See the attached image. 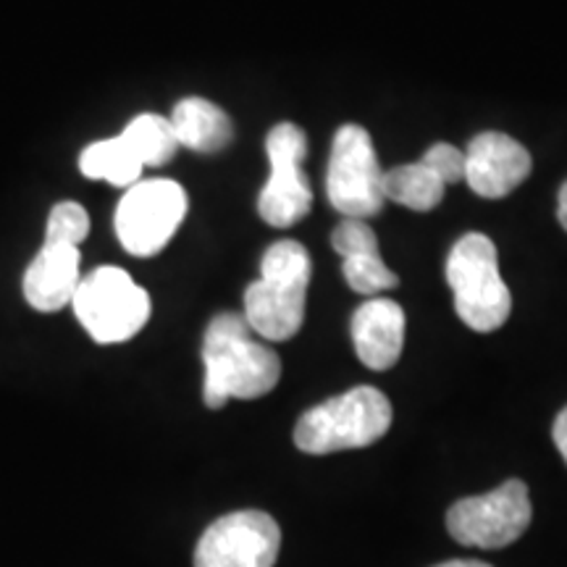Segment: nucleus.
I'll return each mask as SVG.
<instances>
[{
    "instance_id": "nucleus-19",
    "label": "nucleus",
    "mask_w": 567,
    "mask_h": 567,
    "mask_svg": "<svg viewBox=\"0 0 567 567\" xmlns=\"http://www.w3.org/2000/svg\"><path fill=\"white\" fill-rule=\"evenodd\" d=\"M90 234V216L80 203H59L48 216L45 245L80 247Z\"/></svg>"
},
{
    "instance_id": "nucleus-8",
    "label": "nucleus",
    "mask_w": 567,
    "mask_h": 567,
    "mask_svg": "<svg viewBox=\"0 0 567 567\" xmlns=\"http://www.w3.org/2000/svg\"><path fill=\"white\" fill-rule=\"evenodd\" d=\"M530 515L528 486L509 478L494 492L455 502L446 513V528L463 547L502 549L526 534Z\"/></svg>"
},
{
    "instance_id": "nucleus-14",
    "label": "nucleus",
    "mask_w": 567,
    "mask_h": 567,
    "mask_svg": "<svg viewBox=\"0 0 567 567\" xmlns=\"http://www.w3.org/2000/svg\"><path fill=\"white\" fill-rule=\"evenodd\" d=\"M168 118L179 145L195 153H221L234 140L229 113L205 97H184L174 105Z\"/></svg>"
},
{
    "instance_id": "nucleus-13",
    "label": "nucleus",
    "mask_w": 567,
    "mask_h": 567,
    "mask_svg": "<svg viewBox=\"0 0 567 567\" xmlns=\"http://www.w3.org/2000/svg\"><path fill=\"white\" fill-rule=\"evenodd\" d=\"M80 247L42 245L24 271V297L38 313H59L74 302L82 281Z\"/></svg>"
},
{
    "instance_id": "nucleus-1",
    "label": "nucleus",
    "mask_w": 567,
    "mask_h": 567,
    "mask_svg": "<svg viewBox=\"0 0 567 567\" xmlns=\"http://www.w3.org/2000/svg\"><path fill=\"white\" fill-rule=\"evenodd\" d=\"M203 400L221 410L229 400H258L274 392L281 379V360L266 344L255 342L245 316L218 313L203 339Z\"/></svg>"
},
{
    "instance_id": "nucleus-23",
    "label": "nucleus",
    "mask_w": 567,
    "mask_h": 567,
    "mask_svg": "<svg viewBox=\"0 0 567 567\" xmlns=\"http://www.w3.org/2000/svg\"><path fill=\"white\" fill-rule=\"evenodd\" d=\"M557 218L563 224V229L567 231V182L559 187V200H557Z\"/></svg>"
},
{
    "instance_id": "nucleus-7",
    "label": "nucleus",
    "mask_w": 567,
    "mask_h": 567,
    "mask_svg": "<svg viewBox=\"0 0 567 567\" xmlns=\"http://www.w3.org/2000/svg\"><path fill=\"white\" fill-rule=\"evenodd\" d=\"M187 193L174 179H145L126 189L116 208V237L130 255L151 258L172 243L187 216Z\"/></svg>"
},
{
    "instance_id": "nucleus-17",
    "label": "nucleus",
    "mask_w": 567,
    "mask_h": 567,
    "mask_svg": "<svg viewBox=\"0 0 567 567\" xmlns=\"http://www.w3.org/2000/svg\"><path fill=\"white\" fill-rule=\"evenodd\" d=\"M122 137L145 168L166 166L182 147L179 140H176L172 118L158 116V113H140V116H134L130 126L122 132Z\"/></svg>"
},
{
    "instance_id": "nucleus-4",
    "label": "nucleus",
    "mask_w": 567,
    "mask_h": 567,
    "mask_svg": "<svg viewBox=\"0 0 567 567\" xmlns=\"http://www.w3.org/2000/svg\"><path fill=\"white\" fill-rule=\"evenodd\" d=\"M446 281L455 295V310L467 329L492 334L507 323L513 297L499 276V255L486 234L460 237L446 258Z\"/></svg>"
},
{
    "instance_id": "nucleus-9",
    "label": "nucleus",
    "mask_w": 567,
    "mask_h": 567,
    "mask_svg": "<svg viewBox=\"0 0 567 567\" xmlns=\"http://www.w3.org/2000/svg\"><path fill=\"white\" fill-rule=\"evenodd\" d=\"M266 153L271 163V176L258 195V213L266 224L287 229L302 221L313 208V193L302 172L308 137L297 124L281 122L268 132Z\"/></svg>"
},
{
    "instance_id": "nucleus-3",
    "label": "nucleus",
    "mask_w": 567,
    "mask_h": 567,
    "mask_svg": "<svg viewBox=\"0 0 567 567\" xmlns=\"http://www.w3.org/2000/svg\"><path fill=\"white\" fill-rule=\"evenodd\" d=\"M392 425V402L373 386H354L310 408L295 425L297 450L308 455L363 450L386 436Z\"/></svg>"
},
{
    "instance_id": "nucleus-11",
    "label": "nucleus",
    "mask_w": 567,
    "mask_h": 567,
    "mask_svg": "<svg viewBox=\"0 0 567 567\" xmlns=\"http://www.w3.org/2000/svg\"><path fill=\"white\" fill-rule=\"evenodd\" d=\"M534 161L520 142L502 132H484L465 151V182L484 200H502L530 176Z\"/></svg>"
},
{
    "instance_id": "nucleus-5",
    "label": "nucleus",
    "mask_w": 567,
    "mask_h": 567,
    "mask_svg": "<svg viewBox=\"0 0 567 567\" xmlns=\"http://www.w3.org/2000/svg\"><path fill=\"white\" fill-rule=\"evenodd\" d=\"M71 308L97 344L126 342L151 321V295L116 266L82 276Z\"/></svg>"
},
{
    "instance_id": "nucleus-24",
    "label": "nucleus",
    "mask_w": 567,
    "mask_h": 567,
    "mask_svg": "<svg viewBox=\"0 0 567 567\" xmlns=\"http://www.w3.org/2000/svg\"><path fill=\"white\" fill-rule=\"evenodd\" d=\"M434 567H492L486 563H478V559H450V563L434 565Z\"/></svg>"
},
{
    "instance_id": "nucleus-16",
    "label": "nucleus",
    "mask_w": 567,
    "mask_h": 567,
    "mask_svg": "<svg viewBox=\"0 0 567 567\" xmlns=\"http://www.w3.org/2000/svg\"><path fill=\"white\" fill-rule=\"evenodd\" d=\"M446 184L425 166L423 161L405 163L392 172H384V195L386 200L405 205L410 210L429 213L444 200Z\"/></svg>"
},
{
    "instance_id": "nucleus-22",
    "label": "nucleus",
    "mask_w": 567,
    "mask_h": 567,
    "mask_svg": "<svg viewBox=\"0 0 567 567\" xmlns=\"http://www.w3.org/2000/svg\"><path fill=\"white\" fill-rule=\"evenodd\" d=\"M551 436H555V444H557L559 455H563V460L567 463V408L557 415L555 429H551Z\"/></svg>"
},
{
    "instance_id": "nucleus-18",
    "label": "nucleus",
    "mask_w": 567,
    "mask_h": 567,
    "mask_svg": "<svg viewBox=\"0 0 567 567\" xmlns=\"http://www.w3.org/2000/svg\"><path fill=\"white\" fill-rule=\"evenodd\" d=\"M342 274H344L347 287L363 297H379L381 292H389V289L400 287V276L389 271V266L381 260V252L347 258L342 266Z\"/></svg>"
},
{
    "instance_id": "nucleus-21",
    "label": "nucleus",
    "mask_w": 567,
    "mask_h": 567,
    "mask_svg": "<svg viewBox=\"0 0 567 567\" xmlns=\"http://www.w3.org/2000/svg\"><path fill=\"white\" fill-rule=\"evenodd\" d=\"M425 166L434 172L444 184L465 182V153L450 142H436L423 155Z\"/></svg>"
},
{
    "instance_id": "nucleus-15",
    "label": "nucleus",
    "mask_w": 567,
    "mask_h": 567,
    "mask_svg": "<svg viewBox=\"0 0 567 567\" xmlns=\"http://www.w3.org/2000/svg\"><path fill=\"white\" fill-rule=\"evenodd\" d=\"M142 163L137 155L132 153V147L126 145L122 134L111 140L92 142L80 155V172L87 179L95 182H109L113 187L130 189L132 184L140 182L142 176Z\"/></svg>"
},
{
    "instance_id": "nucleus-20",
    "label": "nucleus",
    "mask_w": 567,
    "mask_h": 567,
    "mask_svg": "<svg viewBox=\"0 0 567 567\" xmlns=\"http://www.w3.org/2000/svg\"><path fill=\"white\" fill-rule=\"evenodd\" d=\"M331 247H334L339 258L347 260L354 258V255L379 252V239H375L373 229L365 221H360V218H344L334 229V234H331Z\"/></svg>"
},
{
    "instance_id": "nucleus-2",
    "label": "nucleus",
    "mask_w": 567,
    "mask_h": 567,
    "mask_svg": "<svg viewBox=\"0 0 567 567\" xmlns=\"http://www.w3.org/2000/svg\"><path fill=\"white\" fill-rule=\"evenodd\" d=\"M313 274L310 252L295 239L274 243L260 260V276L245 292V318L255 334L287 342L305 321V300Z\"/></svg>"
},
{
    "instance_id": "nucleus-10",
    "label": "nucleus",
    "mask_w": 567,
    "mask_h": 567,
    "mask_svg": "<svg viewBox=\"0 0 567 567\" xmlns=\"http://www.w3.org/2000/svg\"><path fill=\"white\" fill-rule=\"evenodd\" d=\"M279 549V523L260 509H239L205 528L195 567H274Z\"/></svg>"
},
{
    "instance_id": "nucleus-6",
    "label": "nucleus",
    "mask_w": 567,
    "mask_h": 567,
    "mask_svg": "<svg viewBox=\"0 0 567 567\" xmlns=\"http://www.w3.org/2000/svg\"><path fill=\"white\" fill-rule=\"evenodd\" d=\"M326 195L331 208L344 218L379 216L384 210V172L375 158L373 140L363 126H339L331 142L329 174H326Z\"/></svg>"
},
{
    "instance_id": "nucleus-12",
    "label": "nucleus",
    "mask_w": 567,
    "mask_h": 567,
    "mask_svg": "<svg viewBox=\"0 0 567 567\" xmlns=\"http://www.w3.org/2000/svg\"><path fill=\"white\" fill-rule=\"evenodd\" d=\"M350 331L360 363L371 371H389L405 347V310L386 297H371L354 310Z\"/></svg>"
}]
</instances>
